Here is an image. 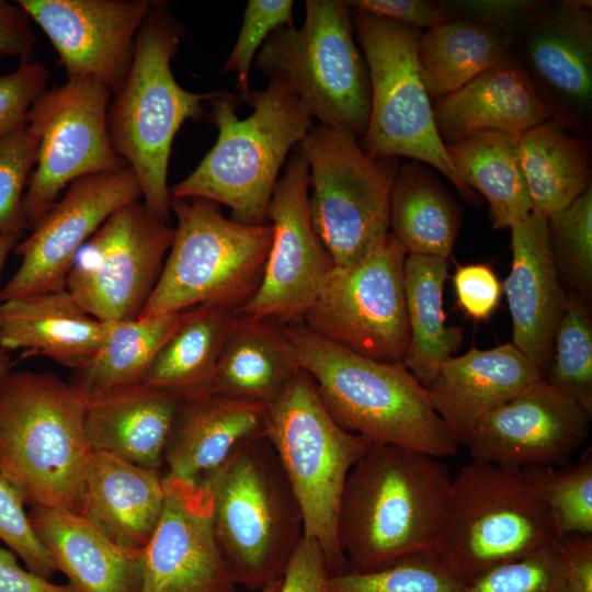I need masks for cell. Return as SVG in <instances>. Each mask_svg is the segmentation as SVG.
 Returning a JSON list of instances; mask_svg holds the SVG:
<instances>
[{
	"label": "cell",
	"instance_id": "cell-1",
	"mask_svg": "<svg viewBox=\"0 0 592 592\" xmlns=\"http://www.w3.org/2000/svg\"><path fill=\"white\" fill-rule=\"evenodd\" d=\"M451 481L436 457L372 444L351 468L339 504L338 543L348 570L435 554Z\"/></svg>",
	"mask_w": 592,
	"mask_h": 592
},
{
	"label": "cell",
	"instance_id": "cell-2",
	"mask_svg": "<svg viewBox=\"0 0 592 592\" xmlns=\"http://www.w3.org/2000/svg\"><path fill=\"white\" fill-rule=\"evenodd\" d=\"M283 329L300 368L342 429L371 444L395 445L436 458L457 453L458 443L434 410L428 389L403 364L355 354L303 322Z\"/></svg>",
	"mask_w": 592,
	"mask_h": 592
},
{
	"label": "cell",
	"instance_id": "cell-3",
	"mask_svg": "<svg viewBox=\"0 0 592 592\" xmlns=\"http://www.w3.org/2000/svg\"><path fill=\"white\" fill-rule=\"evenodd\" d=\"M184 30L163 2L153 1L135 42L127 76L112 94L107 128L116 155L134 171L144 204L168 221V166L175 134L200 119L216 92L195 93L175 80L171 61Z\"/></svg>",
	"mask_w": 592,
	"mask_h": 592
},
{
	"label": "cell",
	"instance_id": "cell-4",
	"mask_svg": "<svg viewBox=\"0 0 592 592\" xmlns=\"http://www.w3.org/2000/svg\"><path fill=\"white\" fill-rule=\"evenodd\" d=\"M253 107L239 119L236 98L217 91L209 100L218 129L213 148L194 171L169 187L171 198H201L224 204L231 219L246 225L267 220V208L289 150L299 145L312 117L283 83L270 81L250 90L243 101Z\"/></svg>",
	"mask_w": 592,
	"mask_h": 592
},
{
	"label": "cell",
	"instance_id": "cell-5",
	"mask_svg": "<svg viewBox=\"0 0 592 592\" xmlns=\"http://www.w3.org/2000/svg\"><path fill=\"white\" fill-rule=\"evenodd\" d=\"M548 468L473 459L452 478L435 555L466 584L558 540Z\"/></svg>",
	"mask_w": 592,
	"mask_h": 592
},
{
	"label": "cell",
	"instance_id": "cell-6",
	"mask_svg": "<svg viewBox=\"0 0 592 592\" xmlns=\"http://www.w3.org/2000/svg\"><path fill=\"white\" fill-rule=\"evenodd\" d=\"M86 402L49 372L9 369L0 379V471L25 503L79 514L90 453Z\"/></svg>",
	"mask_w": 592,
	"mask_h": 592
},
{
	"label": "cell",
	"instance_id": "cell-7",
	"mask_svg": "<svg viewBox=\"0 0 592 592\" xmlns=\"http://www.w3.org/2000/svg\"><path fill=\"white\" fill-rule=\"evenodd\" d=\"M198 483L210 498L215 538L235 583L260 591L281 578L304 536L303 516L265 434L241 442Z\"/></svg>",
	"mask_w": 592,
	"mask_h": 592
},
{
	"label": "cell",
	"instance_id": "cell-8",
	"mask_svg": "<svg viewBox=\"0 0 592 592\" xmlns=\"http://www.w3.org/2000/svg\"><path fill=\"white\" fill-rule=\"evenodd\" d=\"M177 226L159 281L143 317L178 314L198 305L238 311L257 292L272 226L226 218L216 203L171 198Z\"/></svg>",
	"mask_w": 592,
	"mask_h": 592
},
{
	"label": "cell",
	"instance_id": "cell-9",
	"mask_svg": "<svg viewBox=\"0 0 592 592\" xmlns=\"http://www.w3.org/2000/svg\"><path fill=\"white\" fill-rule=\"evenodd\" d=\"M303 25L282 26L265 39L255 66L286 86L319 124L364 136L371 111L367 67L354 42L349 7L307 0Z\"/></svg>",
	"mask_w": 592,
	"mask_h": 592
},
{
	"label": "cell",
	"instance_id": "cell-10",
	"mask_svg": "<svg viewBox=\"0 0 592 592\" xmlns=\"http://www.w3.org/2000/svg\"><path fill=\"white\" fill-rule=\"evenodd\" d=\"M265 436L298 501L304 536L318 542L331 574L348 570L338 543L339 504L351 468L372 444L333 420L303 369L269 407Z\"/></svg>",
	"mask_w": 592,
	"mask_h": 592
},
{
	"label": "cell",
	"instance_id": "cell-11",
	"mask_svg": "<svg viewBox=\"0 0 592 592\" xmlns=\"http://www.w3.org/2000/svg\"><path fill=\"white\" fill-rule=\"evenodd\" d=\"M365 55L371 111L362 149L372 158L408 157L431 164L463 195H476L454 167L442 140L417 59L418 29L354 10Z\"/></svg>",
	"mask_w": 592,
	"mask_h": 592
},
{
	"label": "cell",
	"instance_id": "cell-12",
	"mask_svg": "<svg viewBox=\"0 0 592 592\" xmlns=\"http://www.w3.org/2000/svg\"><path fill=\"white\" fill-rule=\"evenodd\" d=\"M308 162L315 232L337 267L356 264L389 234L396 158H372L351 133L312 125L299 144Z\"/></svg>",
	"mask_w": 592,
	"mask_h": 592
},
{
	"label": "cell",
	"instance_id": "cell-13",
	"mask_svg": "<svg viewBox=\"0 0 592 592\" xmlns=\"http://www.w3.org/2000/svg\"><path fill=\"white\" fill-rule=\"evenodd\" d=\"M112 92L89 78L67 79L46 90L31 107L26 127L37 140L34 164L23 197L32 228L58 201L64 189L83 177L127 167L109 135Z\"/></svg>",
	"mask_w": 592,
	"mask_h": 592
},
{
	"label": "cell",
	"instance_id": "cell-14",
	"mask_svg": "<svg viewBox=\"0 0 592 592\" xmlns=\"http://www.w3.org/2000/svg\"><path fill=\"white\" fill-rule=\"evenodd\" d=\"M406 257L389 232L356 264L334 269L303 323L355 354L402 364L409 345Z\"/></svg>",
	"mask_w": 592,
	"mask_h": 592
},
{
	"label": "cell",
	"instance_id": "cell-15",
	"mask_svg": "<svg viewBox=\"0 0 592 592\" xmlns=\"http://www.w3.org/2000/svg\"><path fill=\"white\" fill-rule=\"evenodd\" d=\"M174 227L144 202L115 210L83 244L66 289L102 322L138 319L161 275Z\"/></svg>",
	"mask_w": 592,
	"mask_h": 592
},
{
	"label": "cell",
	"instance_id": "cell-16",
	"mask_svg": "<svg viewBox=\"0 0 592 592\" xmlns=\"http://www.w3.org/2000/svg\"><path fill=\"white\" fill-rule=\"evenodd\" d=\"M308 174L298 148L274 187L267 208L270 250L261 283L241 316L282 327L303 322L337 267L311 224Z\"/></svg>",
	"mask_w": 592,
	"mask_h": 592
},
{
	"label": "cell",
	"instance_id": "cell-17",
	"mask_svg": "<svg viewBox=\"0 0 592 592\" xmlns=\"http://www.w3.org/2000/svg\"><path fill=\"white\" fill-rule=\"evenodd\" d=\"M140 197L139 182L128 166L73 181L14 248L21 263L0 291V301L65 289L83 244L115 210Z\"/></svg>",
	"mask_w": 592,
	"mask_h": 592
},
{
	"label": "cell",
	"instance_id": "cell-18",
	"mask_svg": "<svg viewBox=\"0 0 592 592\" xmlns=\"http://www.w3.org/2000/svg\"><path fill=\"white\" fill-rule=\"evenodd\" d=\"M50 41L67 79L89 78L114 93L129 70L152 0H19Z\"/></svg>",
	"mask_w": 592,
	"mask_h": 592
},
{
	"label": "cell",
	"instance_id": "cell-19",
	"mask_svg": "<svg viewBox=\"0 0 592 592\" xmlns=\"http://www.w3.org/2000/svg\"><path fill=\"white\" fill-rule=\"evenodd\" d=\"M591 417L540 378L486 415L467 447L473 459L499 466L559 468L587 440Z\"/></svg>",
	"mask_w": 592,
	"mask_h": 592
},
{
	"label": "cell",
	"instance_id": "cell-20",
	"mask_svg": "<svg viewBox=\"0 0 592 592\" xmlns=\"http://www.w3.org/2000/svg\"><path fill=\"white\" fill-rule=\"evenodd\" d=\"M163 488L160 521L143 549L139 592H237L217 546L205 488L166 474Z\"/></svg>",
	"mask_w": 592,
	"mask_h": 592
},
{
	"label": "cell",
	"instance_id": "cell-21",
	"mask_svg": "<svg viewBox=\"0 0 592 592\" xmlns=\"http://www.w3.org/2000/svg\"><path fill=\"white\" fill-rule=\"evenodd\" d=\"M510 229L512 265L502 289L512 318V343L544 379L568 293L556 267L547 217L532 212Z\"/></svg>",
	"mask_w": 592,
	"mask_h": 592
},
{
	"label": "cell",
	"instance_id": "cell-22",
	"mask_svg": "<svg viewBox=\"0 0 592 592\" xmlns=\"http://www.w3.org/2000/svg\"><path fill=\"white\" fill-rule=\"evenodd\" d=\"M540 378L535 365L513 343H505L452 356L426 389L454 440L467 446L486 415Z\"/></svg>",
	"mask_w": 592,
	"mask_h": 592
},
{
	"label": "cell",
	"instance_id": "cell-23",
	"mask_svg": "<svg viewBox=\"0 0 592 592\" xmlns=\"http://www.w3.org/2000/svg\"><path fill=\"white\" fill-rule=\"evenodd\" d=\"M525 57L536 90L561 114H583L592 101V4H545L525 30Z\"/></svg>",
	"mask_w": 592,
	"mask_h": 592
},
{
	"label": "cell",
	"instance_id": "cell-24",
	"mask_svg": "<svg viewBox=\"0 0 592 592\" xmlns=\"http://www.w3.org/2000/svg\"><path fill=\"white\" fill-rule=\"evenodd\" d=\"M163 503L161 469L90 451L81 481L79 514L113 543L143 550L158 526Z\"/></svg>",
	"mask_w": 592,
	"mask_h": 592
},
{
	"label": "cell",
	"instance_id": "cell-25",
	"mask_svg": "<svg viewBox=\"0 0 592 592\" xmlns=\"http://www.w3.org/2000/svg\"><path fill=\"white\" fill-rule=\"evenodd\" d=\"M269 407L210 391L180 396L167 440L166 475L198 482L243 441L265 434Z\"/></svg>",
	"mask_w": 592,
	"mask_h": 592
},
{
	"label": "cell",
	"instance_id": "cell-26",
	"mask_svg": "<svg viewBox=\"0 0 592 592\" xmlns=\"http://www.w3.org/2000/svg\"><path fill=\"white\" fill-rule=\"evenodd\" d=\"M433 111L439 134L449 144L483 130L519 137L550 117L526 70L512 54L441 98Z\"/></svg>",
	"mask_w": 592,
	"mask_h": 592
},
{
	"label": "cell",
	"instance_id": "cell-27",
	"mask_svg": "<svg viewBox=\"0 0 592 592\" xmlns=\"http://www.w3.org/2000/svg\"><path fill=\"white\" fill-rule=\"evenodd\" d=\"M32 526L75 592H139L143 550L113 543L80 514L32 506Z\"/></svg>",
	"mask_w": 592,
	"mask_h": 592
},
{
	"label": "cell",
	"instance_id": "cell-28",
	"mask_svg": "<svg viewBox=\"0 0 592 592\" xmlns=\"http://www.w3.org/2000/svg\"><path fill=\"white\" fill-rule=\"evenodd\" d=\"M106 330L65 288L1 303L0 348L41 354L72 369L89 362Z\"/></svg>",
	"mask_w": 592,
	"mask_h": 592
},
{
	"label": "cell",
	"instance_id": "cell-29",
	"mask_svg": "<svg viewBox=\"0 0 592 592\" xmlns=\"http://www.w3.org/2000/svg\"><path fill=\"white\" fill-rule=\"evenodd\" d=\"M180 396L137 385L86 402L84 431L91 451L161 469Z\"/></svg>",
	"mask_w": 592,
	"mask_h": 592
},
{
	"label": "cell",
	"instance_id": "cell-30",
	"mask_svg": "<svg viewBox=\"0 0 592 592\" xmlns=\"http://www.w3.org/2000/svg\"><path fill=\"white\" fill-rule=\"evenodd\" d=\"M300 369L282 326L239 315L203 391L270 407Z\"/></svg>",
	"mask_w": 592,
	"mask_h": 592
},
{
	"label": "cell",
	"instance_id": "cell-31",
	"mask_svg": "<svg viewBox=\"0 0 592 592\" xmlns=\"http://www.w3.org/2000/svg\"><path fill=\"white\" fill-rule=\"evenodd\" d=\"M238 317V311L212 305L180 312L140 385L179 396L205 390Z\"/></svg>",
	"mask_w": 592,
	"mask_h": 592
},
{
	"label": "cell",
	"instance_id": "cell-32",
	"mask_svg": "<svg viewBox=\"0 0 592 592\" xmlns=\"http://www.w3.org/2000/svg\"><path fill=\"white\" fill-rule=\"evenodd\" d=\"M447 267V259L439 257L407 254L405 261L409 345L402 364L425 388L464 339L459 327L445 323L443 288Z\"/></svg>",
	"mask_w": 592,
	"mask_h": 592
},
{
	"label": "cell",
	"instance_id": "cell-33",
	"mask_svg": "<svg viewBox=\"0 0 592 592\" xmlns=\"http://www.w3.org/2000/svg\"><path fill=\"white\" fill-rule=\"evenodd\" d=\"M517 138L502 132L483 130L445 145L467 185L487 200L496 229L511 228L532 213Z\"/></svg>",
	"mask_w": 592,
	"mask_h": 592
},
{
	"label": "cell",
	"instance_id": "cell-34",
	"mask_svg": "<svg viewBox=\"0 0 592 592\" xmlns=\"http://www.w3.org/2000/svg\"><path fill=\"white\" fill-rule=\"evenodd\" d=\"M180 312L106 322L92 358L69 382L84 401L140 385L153 357L175 328Z\"/></svg>",
	"mask_w": 592,
	"mask_h": 592
},
{
	"label": "cell",
	"instance_id": "cell-35",
	"mask_svg": "<svg viewBox=\"0 0 592 592\" xmlns=\"http://www.w3.org/2000/svg\"><path fill=\"white\" fill-rule=\"evenodd\" d=\"M459 228L456 204L418 163L397 170L390 193V234L407 254L451 255Z\"/></svg>",
	"mask_w": 592,
	"mask_h": 592
},
{
	"label": "cell",
	"instance_id": "cell-36",
	"mask_svg": "<svg viewBox=\"0 0 592 592\" xmlns=\"http://www.w3.org/2000/svg\"><path fill=\"white\" fill-rule=\"evenodd\" d=\"M517 146L532 212L549 217L591 187L587 141L545 122L519 136Z\"/></svg>",
	"mask_w": 592,
	"mask_h": 592
},
{
	"label": "cell",
	"instance_id": "cell-37",
	"mask_svg": "<svg viewBox=\"0 0 592 592\" xmlns=\"http://www.w3.org/2000/svg\"><path fill=\"white\" fill-rule=\"evenodd\" d=\"M512 45V38L463 20H448L419 34L417 59L429 96L457 91L506 58Z\"/></svg>",
	"mask_w": 592,
	"mask_h": 592
},
{
	"label": "cell",
	"instance_id": "cell-38",
	"mask_svg": "<svg viewBox=\"0 0 592 592\" xmlns=\"http://www.w3.org/2000/svg\"><path fill=\"white\" fill-rule=\"evenodd\" d=\"M544 380L592 415V316L590 305L574 295L568 294Z\"/></svg>",
	"mask_w": 592,
	"mask_h": 592
},
{
	"label": "cell",
	"instance_id": "cell-39",
	"mask_svg": "<svg viewBox=\"0 0 592 592\" xmlns=\"http://www.w3.org/2000/svg\"><path fill=\"white\" fill-rule=\"evenodd\" d=\"M560 281L570 295L588 305L592 298V189L567 208L547 217Z\"/></svg>",
	"mask_w": 592,
	"mask_h": 592
},
{
	"label": "cell",
	"instance_id": "cell-40",
	"mask_svg": "<svg viewBox=\"0 0 592 592\" xmlns=\"http://www.w3.org/2000/svg\"><path fill=\"white\" fill-rule=\"evenodd\" d=\"M328 592H468L435 554H419L367 572L331 574Z\"/></svg>",
	"mask_w": 592,
	"mask_h": 592
},
{
	"label": "cell",
	"instance_id": "cell-41",
	"mask_svg": "<svg viewBox=\"0 0 592 592\" xmlns=\"http://www.w3.org/2000/svg\"><path fill=\"white\" fill-rule=\"evenodd\" d=\"M544 494L558 539L569 534L592 535V448L574 463L549 467Z\"/></svg>",
	"mask_w": 592,
	"mask_h": 592
},
{
	"label": "cell",
	"instance_id": "cell-42",
	"mask_svg": "<svg viewBox=\"0 0 592 592\" xmlns=\"http://www.w3.org/2000/svg\"><path fill=\"white\" fill-rule=\"evenodd\" d=\"M468 592H567L558 540L483 573Z\"/></svg>",
	"mask_w": 592,
	"mask_h": 592
},
{
	"label": "cell",
	"instance_id": "cell-43",
	"mask_svg": "<svg viewBox=\"0 0 592 592\" xmlns=\"http://www.w3.org/2000/svg\"><path fill=\"white\" fill-rule=\"evenodd\" d=\"M292 0H249L236 44L223 67V72L237 73L241 101L250 93L249 75L259 49L276 29L293 25Z\"/></svg>",
	"mask_w": 592,
	"mask_h": 592
},
{
	"label": "cell",
	"instance_id": "cell-44",
	"mask_svg": "<svg viewBox=\"0 0 592 592\" xmlns=\"http://www.w3.org/2000/svg\"><path fill=\"white\" fill-rule=\"evenodd\" d=\"M36 148L37 140L26 126L0 138V234L29 229L23 192Z\"/></svg>",
	"mask_w": 592,
	"mask_h": 592
},
{
	"label": "cell",
	"instance_id": "cell-45",
	"mask_svg": "<svg viewBox=\"0 0 592 592\" xmlns=\"http://www.w3.org/2000/svg\"><path fill=\"white\" fill-rule=\"evenodd\" d=\"M24 504L21 493L0 471V539L24 561L27 570L48 579L57 569Z\"/></svg>",
	"mask_w": 592,
	"mask_h": 592
},
{
	"label": "cell",
	"instance_id": "cell-46",
	"mask_svg": "<svg viewBox=\"0 0 592 592\" xmlns=\"http://www.w3.org/2000/svg\"><path fill=\"white\" fill-rule=\"evenodd\" d=\"M445 19L463 20L512 39L524 33L546 2L537 0H443L436 1Z\"/></svg>",
	"mask_w": 592,
	"mask_h": 592
},
{
	"label": "cell",
	"instance_id": "cell-47",
	"mask_svg": "<svg viewBox=\"0 0 592 592\" xmlns=\"http://www.w3.org/2000/svg\"><path fill=\"white\" fill-rule=\"evenodd\" d=\"M49 72L42 61H20L0 76V138L26 126L27 114L46 91Z\"/></svg>",
	"mask_w": 592,
	"mask_h": 592
},
{
	"label": "cell",
	"instance_id": "cell-48",
	"mask_svg": "<svg viewBox=\"0 0 592 592\" xmlns=\"http://www.w3.org/2000/svg\"><path fill=\"white\" fill-rule=\"evenodd\" d=\"M458 306L473 319H488L500 303L502 285L487 264L458 266L453 277Z\"/></svg>",
	"mask_w": 592,
	"mask_h": 592
},
{
	"label": "cell",
	"instance_id": "cell-49",
	"mask_svg": "<svg viewBox=\"0 0 592 592\" xmlns=\"http://www.w3.org/2000/svg\"><path fill=\"white\" fill-rule=\"evenodd\" d=\"M330 576L318 542L303 536L284 569L278 592H328Z\"/></svg>",
	"mask_w": 592,
	"mask_h": 592
},
{
	"label": "cell",
	"instance_id": "cell-50",
	"mask_svg": "<svg viewBox=\"0 0 592 592\" xmlns=\"http://www.w3.org/2000/svg\"><path fill=\"white\" fill-rule=\"evenodd\" d=\"M353 10L364 11L419 30L433 29L445 19L437 2L428 0H355L344 1Z\"/></svg>",
	"mask_w": 592,
	"mask_h": 592
},
{
	"label": "cell",
	"instance_id": "cell-51",
	"mask_svg": "<svg viewBox=\"0 0 592 592\" xmlns=\"http://www.w3.org/2000/svg\"><path fill=\"white\" fill-rule=\"evenodd\" d=\"M32 23L18 1L0 0V57L32 60L37 44Z\"/></svg>",
	"mask_w": 592,
	"mask_h": 592
},
{
	"label": "cell",
	"instance_id": "cell-52",
	"mask_svg": "<svg viewBox=\"0 0 592 592\" xmlns=\"http://www.w3.org/2000/svg\"><path fill=\"white\" fill-rule=\"evenodd\" d=\"M558 546L567 592H592V535H565Z\"/></svg>",
	"mask_w": 592,
	"mask_h": 592
},
{
	"label": "cell",
	"instance_id": "cell-53",
	"mask_svg": "<svg viewBox=\"0 0 592 592\" xmlns=\"http://www.w3.org/2000/svg\"><path fill=\"white\" fill-rule=\"evenodd\" d=\"M0 592H75L69 585L55 584L48 579L23 569L13 551L0 546Z\"/></svg>",
	"mask_w": 592,
	"mask_h": 592
},
{
	"label": "cell",
	"instance_id": "cell-54",
	"mask_svg": "<svg viewBox=\"0 0 592 592\" xmlns=\"http://www.w3.org/2000/svg\"><path fill=\"white\" fill-rule=\"evenodd\" d=\"M24 236L23 231H9L0 234V274L8 254L13 250ZM0 334H1V303H0Z\"/></svg>",
	"mask_w": 592,
	"mask_h": 592
},
{
	"label": "cell",
	"instance_id": "cell-55",
	"mask_svg": "<svg viewBox=\"0 0 592 592\" xmlns=\"http://www.w3.org/2000/svg\"><path fill=\"white\" fill-rule=\"evenodd\" d=\"M11 369V356L8 351L0 348V379Z\"/></svg>",
	"mask_w": 592,
	"mask_h": 592
},
{
	"label": "cell",
	"instance_id": "cell-56",
	"mask_svg": "<svg viewBox=\"0 0 592 592\" xmlns=\"http://www.w3.org/2000/svg\"><path fill=\"white\" fill-rule=\"evenodd\" d=\"M282 584V577L265 585L258 592H278Z\"/></svg>",
	"mask_w": 592,
	"mask_h": 592
}]
</instances>
